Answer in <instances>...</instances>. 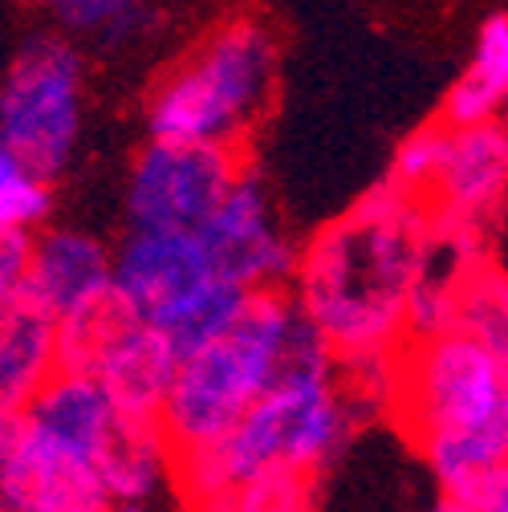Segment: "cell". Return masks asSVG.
Returning <instances> with one entry per match:
<instances>
[{
    "instance_id": "obj_1",
    "label": "cell",
    "mask_w": 508,
    "mask_h": 512,
    "mask_svg": "<svg viewBox=\"0 0 508 512\" xmlns=\"http://www.w3.org/2000/svg\"><path fill=\"white\" fill-rule=\"evenodd\" d=\"M171 476L163 423L118 407L94 374L61 366L21 415L0 488L17 512H110L118 500H155Z\"/></svg>"
},
{
    "instance_id": "obj_2",
    "label": "cell",
    "mask_w": 508,
    "mask_h": 512,
    "mask_svg": "<svg viewBox=\"0 0 508 512\" xmlns=\"http://www.w3.org/2000/svg\"><path fill=\"white\" fill-rule=\"evenodd\" d=\"M431 232L427 200L387 179L301 248L289 289L338 362L399 354L411 342L407 305Z\"/></svg>"
},
{
    "instance_id": "obj_3",
    "label": "cell",
    "mask_w": 508,
    "mask_h": 512,
    "mask_svg": "<svg viewBox=\"0 0 508 512\" xmlns=\"http://www.w3.org/2000/svg\"><path fill=\"white\" fill-rule=\"evenodd\" d=\"M317 358H338L313 330L293 289L252 293L224 330L179 354L163 403V431L179 456L228 435L277 382Z\"/></svg>"
},
{
    "instance_id": "obj_4",
    "label": "cell",
    "mask_w": 508,
    "mask_h": 512,
    "mask_svg": "<svg viewBox=\"0 0 508 512\" xmlns=\"http://www.w3.org/2000/svg\"><path fill=\"white\" fill-rule=\"evenodd\" d=\"M354 407L342 391L338 358H317L289 370L228 435L175 460L187 504H208L228 488L273 472H322L354 431Z\"/></svg>"
},
{
    "instance_id": "obj_5",
    "label": "cell",
    "mask_w": 508,
    "mask_h": 512,
    "mask_svg": "<svg viewBox=\"0 0 508 512\" xmlns=\"http://www.w3.org/2000/svg\"><path fill=\"white\" fill-rule=\"evenodd\" d=\"M277 90V41L261 21H224L147 98L151 139L240 151Z\"/></svg>"
},
{
    "instance_id": "obj_6",
    "label": "cell",
    "mask_w": 508,
    "mask_h": 512,
    "mask_svg": "<svg viewBox=\"0 0 508 512\" xmlns=\"http://www.w3.org/2000/svg\"><path fill=\"white\" fill-rule=\"evenodd\" d=\"M114 297L187 354L224 330L252 293L220 273L200 232L126 228L114 248Z\"/></svg>"
},
{
    "instance_id": "obj_7",
    "label": "cell",
    "mask_w": 508,
    "mask_h": 512,
    "mask_svg": "<svg viewBox=\"0 0 508 512\" xmlns=\"http://www.w3.org/2000/svg\"><path fill=\"white\" fill-rule=\"evenodd\" d=\"M391 415L419 443L439 431L508 423V370L468 330L411 338L399 350Z\"/></svg>"
},
{
    "instance_id": "obj_8",
    "label": "cell",
    "mask_w": 508,
    "mask_h": 512,
    "mask_svg": "<svg viewBox=\"0 0 508 512\" xmlns=\"http://www.w3.org/2000/svg\"><path fill=\"white\" fill-rule=\"evenodd\" d=\"M86 126V66L78 41L33 37L0 78V139L37 171L57 179Z\"/></svg>"
},
{
    "instance_id": "obj_9",
    "label": "cell",
    "mask_w": 508,
    "mask_h": 512,
    "mask_svg": "<svg viewBox=\"0 0 508 512\" xmlns=\"http://www.w3.org/2000/svg\"><path fill=\"white\" fill-rule=\"evenodd\" d=\"M61 366L94 374L131 415L159 419L179 366L167 334L135 317L118 297L61 326Z\"/></svg>"
},
{
    "instance_id": "obj_10",
    "label": "cell",
    "mask_w": 508,
    "mask_h": 512,
    "mask_svg": "<svg viewBox=\"0 0 508 512\" xmlns=\"http://www.w3.org/2000/svg\"><path fill=\"white\" fill-rule=\"evenodd\" d=\"M236 151L151 139L126 175V228L143 232H200L232 191Z\"/></svg>"
},
{
    "instance_id": "obj_11",
    "label": "cell",
    "mask_w": 508,
    "mask_h": 512,
    "mask_svg": "<svg viewBox=\"0 0 508 512\" xmlns=\"http://www.w3.org/2000/svg\"><path fill=\"white\" fill-rule=\"evenodd\" d=\"M220 273L244 293L289 289L297 273V248L285 232V220L257 175L240 171L216 216L200 228Z\"/></svg>"
},
{
    "instance_id": "obj_12",
    "label": "cell",
    "mask_w": 508,
    "mask_h": 512,
    "mask_svg": "<svg viewBox=\"0 0 508 512\" xmlns=\"http://www.w3.org/2000/svg\"><path fill=\"white\" fill-rule=\"evenodd\" d=\"M508 200V126L504 118L480 126H452V151L431 191V216L448 228L488 232Z\"/></svg>"
},
{
    "instance_id": "obj_13",
    "label": "cell",
    "mask_w": 508,
    "mask_h": 512,
    "mask_svg": "<svg viewBox=\"0 0 508 512\" xmlns=\"http://www.w3.org/2000/svg\"><path fill=\"white\" fill-rule=\"evenodd\" d=\"M25 293L61 326L114 297V248L78 228L33 232Z\"/></svg>"
},
{
    "instance_id": "obj_14",
    "label": "cell",
    "mask_w": 508,
    "mask_h": 512,
    "mask_svg": "<svg viewBox=\"0 0 508 512\" xmlns=\"http://www.w3.org/2000/svg\"><path fill=\"white\" fill-rule=\"evenodd\" d=\"M61 370V322L21 293L0 313V407L25 411Z\"/></svg>"
},
{
    "instance_id": "obj_15",
    "label": "cell",
    "mask_w": 508,
    "mask_h": 512,
    "mask_svg": "<svg viewBox=\"0 0 508 512\" xmlns=\"http://www.w3.org/2000/svg\"><path fill=\"white\" fill-rule=\"evenodd\" d=\"M508 110V17H488L476 33L468 70L443 98L448 126H480Z\"/></svg>"
},
{
    "instance_id": "obj_16",
    "label": "cell",
    "mask_w": 508,
    "mask_h": 512,
    "mask_svg": "<svg viewBox=\"0 0 508 512\" xmlns=\"http://www.w3.org/2000/svg\"><path fill=\"white\" fill-rule=\"evenodd\" d=\"M57 33H66L78 45H126L135 41L147 21L155 0H41Z\"/></svg>"
},
{
    "instance_id": "obj_17",
    "label": "cell",
    "mask_w": 508,
    "mask_h": 512,
    "mask_svg": "<svg viewBox=\"0 0 508 512\" xmlns=\"http://www.w3.org/2000/svg\"><path fill=\"white\" fill-rule=\"evenodd\" d=\"M53 212V179L0 139V236H33Z\"/></svg>"
},
{
    "instance_id": "obj_18",
    "label": "cell",
    "mask_w": 508,
    "mask_h": 512,
    "mask_svg": "<svg viewBox=\"0 0 508 512\" xmlns=\"http://www.w3.org/2000/svg\"><path fill=\"white\" fill-rule=\"evenodd\" d=\"M456 326L476 334L508 370V273H500L488 256L464 281Z\"/></svg>"
},
{
    "instance_id": "obj_19",
    "label": "cell",
    "mask_w": 508,
    "mask_h": 512,
    "mask_svg": "<svg viewBox=\"0 0 508 512\" xmlns=\"http://www.w3.org/2000/svg\"><path fill=\"white\" fill-rule=\"evenodd\" d=\"M452 151V126L448 122H427L415 135H407L391 159V183L411 191L419 200H431V191L443 175V163H448Z\"/></svg>"
},
{
    "instance_id": "obj_20",
    "label": "cell",
    "mask_w": 508,
    "mask_h": 512,
    "mask_svg": "<svg viewBox=\"0 0 508 512\" xmlns=\"http://www.w3.org/2000/svg\"><path fill=\"white\" fill-rule=\"evenodd\" d=\"M443 496L464 500V504L476 508V512H508V456H504L496 468H488L484 476L468 480V484L456 488V492H443Z\"/></svg>"
},
{
    "instance_id": "obj_21",
    "label": "cell",
    "mask_w": 508,
    "mask_h": 512,
    "mask_svg": "<svg viewBox=\"0 0 508 512\" xmlns=\"http://www.w3.org/2000/svg\"><path fill=\"white\" fill-rule=\"evenodd\" d=\"M29 244H33V236H0V313L25 293Z\"/></svg>"
},
{
    "instance_id": "obj_22",
    "label": "cell",
    "mask_w": 508,
    "mask_h": 512,
    "mask_svg": "<svg viewBox=\"0 0 508 512\" xmlns=\"http://www.w3.org/2000/svg\"><path fill=\"white\" fill-rule=\"evenodd\" d=\"M21 415L25 411H9V407H0V476H5L9 460H13V447L21 439Z\"/></svg>"
},
{
    "instance_id": "obj_23",
    "label": "cell",
    "mask_w": 508,
    "mask_h": 512,
    "mask_svg": "<svg viewBox=\"0 0 508 512\" xmlns=\"http://www.w3.org/2000/svg\"><path fill=\"white\" fill-rule=\"evenodd\" d=\"M110 512H155V504L151 500H118Z\"/></svg>"
},
{
    "instance_id": "obj_24",
    "label": "cell",
    "mask_w": 508,
    "mask_h": 512,
    "mask_svg": "<svg viewBox=\"0 0 508 512\" xmlns=\"http://www.w3.org/2000/svg\"><path fill=\"white\" fill-rule=\"evenodd\" d=\"M0 512H17V508H13V500H9V492H5V488H0Z\"/></svg>"
}]
</instances>
